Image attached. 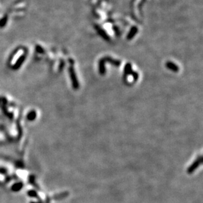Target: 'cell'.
<instances>
[{
  "mask_svg": "<svg viewBox=\"0 0 203 203\" xmlns=\"http://www.w3.org/2000/svg\"><path fill=\"white\" fill-rule=\"evenodd\" d=\"M69 72H70V76H71V80L72 82V85H73L74 88L78 89L79 87L78 82V80H77V78H76V76L74 70L72 67H70Z\"/></svg>",
  "mask_w": 203,
  "mask_h": 203,
  "instance_id": "1",
  "label": "cell"
},
{
  "mask_svg": "<svg viewBox=\"0 0 203 203\" xmlns=\"http://www.w3.org/2000/svg\"><path fill=\"white\" fill-rule=\"evenodd\" d=\"M25 59H26V55H22L21 57H20L19 59V60L17 61V62H16V63L15 64V65H14V66L13 67V69H15V70L18 69L20 66L22 65V64L23 63V62H24V61L25 60Z\"/></svg>",
  "mask_w": 203,
  "mask_h": 203,
  "instance_id": "2",
  "label": "cell"
},
{
  "mask_svg": "<svg viewBox=\"0 0 203 203\" xmlns=\"http://www.w3.org/2000/svg\"><path fill=\"white\" fill-rule=\"evenodd\" d=\"M23 185L21 183V182H18V183H16L15 184H13L12 187H11V190L13 191H15V192H17L19 191H20L21 190L22 187H23Z\"/></svg>",
  "mask_w": 203,
  "mask_h": 203,
  "instance_id": "3",
  "label": "cell"
},
{
  "mask_svg": "<svg viewBox=\"0 0 203 203\" xmlns=\"http://www.w3.org/2000/svg\"><path fill=\"white\" fill-rule=\"evenodd\" d=\"M166 66L168 67V68H169L170 70H171V71H172L174 72L178 71V67L175 64H174L173 62H167Z\"/></svg>",
  "mask_w": 203,
  "mask_h": 203,
  "instance_id": "4",
  "label": "cell"
},
{
  "mask_svg": "<svg viewBox=\"0 0 203 203\" xmlns=\"http://www.w3.org/2000/svg\"><path fill=\"white\" fill-rule=\"evenodd\" d=\"M36 118V113L34 110L30 112V113L27 115V119L30 121H33Z\"/></svg>",
  "mask_w": 203,
  "mask_h": 203,
  "instance_id": "5",
  "label": "cell"
},
{
  "mask_svg": "<svg viewBox=\"0 0 203 203\" xmlns=\"http://www.w3.org/2000/svg\"><path fill=\"white\" fill-rule=\"evenodd\" d=\"M137 32V29L136 27H134L131 29V32L129 33V34L128 35V40H131L133 37H134L136 34Z\"/></svg>",
  "mask_w": 203,
  "mask_h": 203,
  "instance_id": "6",
  "label": "cell"
},
{
  "mask_svg": "<svg viewBox=\"0 0 203 203\" xmlns=\"http://www.w3.org/2000/svg\"><path fill=\"white\" fill-rule=\"evenodd\" d=\"M7 20H8V17H5L0 20V27H3L5 26V24L7 23Z\"/></svg>",
  "mask_w": 203,
  "mask_h": 203,
  "instance_id": "7",
  "label": "cell"
},
{
  "mask_svg": "<svg viewBox=\"0 0 203 203\" xmlns=\"http://www.w3.org/2000/svg\"><path fill=\"white\" fill-rule=\"evenodd\" d=\"M28 193H29V195L30 196V197H37V193L35 191H30Z\"/></svg>",
  "mask_w": 203,
  "mask_h": 203,
  "instance_id": "8",
  "label": "cell"
},
{
  "mask_svg": "<svg viewBox=\"0 0 203 203\" xmlns=\"http://www.w3.org/2000/svg\"><path fill=\"white\" fill-rule=\"evenodd\" d=\"M36 51L40 53H44V50L40 46L36 47Z\"/></svg>",
  "mask_w": 203,
  "mask_h": 203,
  "instance_id": "9",
  "label": "cell"
}]
</instances>
